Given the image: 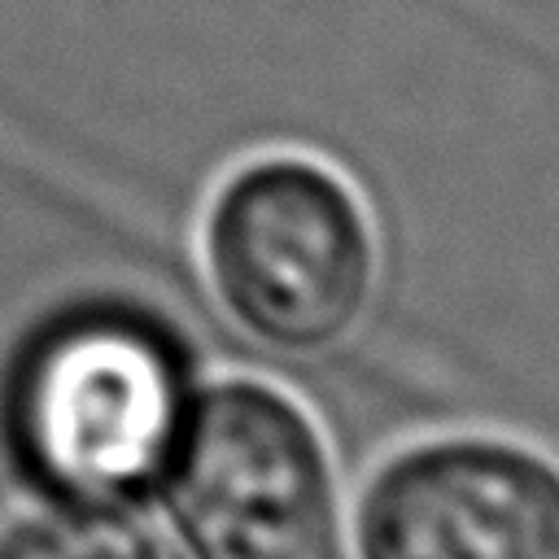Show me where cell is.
<instances>
[{"label": "cell", "instance_id": "obj_2", "mask_svg": "<svg viewBox=\"0 0 559 559\" xmlns=\"http://www.w3.org/2000/svg\"><path fill=\"white\" fill-rule=\"evenodd\" d=\"M205 271L231 323L306 358L358 332L380 288L362 197L323 162L271 153L223 179L205 214Z\"/></svg>", "mask_w": 559, "mask_h": 559}, {"label": "cell", "instance_id": "obj_1", "mask_svg": "<svg viewBox=\"0 0 559 559\" xmlns=\"http://www.w3.org/2000/svg\"><path fill=\"white\" fill-rule=\"evenodd\" d=\"M192 397V362L170 323L135 306H79L17 349L0 432L22 480L52 507L131 511L162 485Z\"/></svg>", "mask_w": 559, "mask_h": 559}, {"label": "cell", "instance_id": "obj_5", "mask_svg": "<svg viewBox=\"0 0 559 559\" xmlns=\"http://www.w3.org/2000/svg\"><path fill=\"white\" fill-rule=\"evenodd\" d=\"M0 559H179L127 511L48 507L0 528Z\"/></svg>", "mask_w": 559, "mask_h": 559}, {"label": "cell", "instance_id": "obj_4", "mask_svg": "<svg viewBox=\"0 0 559 559\" xmlns=\"http://www.w3.org/2000/svg\"><path fill=\"white\" fill-rule=\"evenodd\" d=\"M358 559H559V463L459 432L384 459L354 507Z\"/></svg>", "mask_w": 559, "mask_h": 559}, {"label": "cell", "instance_id": "obj_3", "mask_svg": "<svg viewBox=\"0 0 559 559\" xmlns=\"http://www.w3.org/2000/svg\"><path fill=\"white\" fill-rule=\"evenodd\" d=\"M157 489L192 559H332L341 546L328 437L262 380L197 389Z\"/></svg>", "mask_w": 559, "mask_h": 559}]
</instances>
